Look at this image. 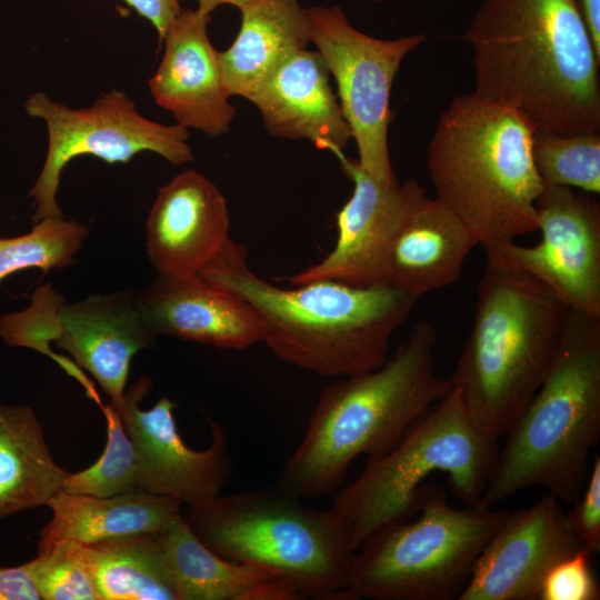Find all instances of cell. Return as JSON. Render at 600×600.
I'll return each mask as SVG.
<instances>
[{
	"mask_svg": "<svg viewBox=\"0 0 600 600\" xmlns=\"http://www.w3.org/2000/svg\"><path fill=\"white\" fill-rule=\"evenodd\" d=\"M464 39L474 93L534 131H600V54L574 0H482Z\"/></svg>",
	"mask_w": 600,
	"mask_h": 600,
	"instance_id": "obj_1",
	"label": "cell"
},
{
	"mask_svg": "<svg viewBox=\"0 0 600 600\" xmlns=\"http://www.w3.org/2000/svg\"><path fill=\"white\" fill-rule=\"evenodd\" d=\"M198 274L252 307L262 342L280 360L329 377L380 367L392 334L420 299L390 286L333 280L281 288L257 276L247 249L232 240Z\"/></svg>",
	"mask_w": 600,
	"mask_h": 600,
	"instance_id": "obj_2",
	"label": "cell"
},
{
	"mask_svg": "<svg viewBox=\"0 0 600 600\" xmlns=\"http://www.w3.org/2000/svg\"><path fill=\"white\" fill-rule=\"evenodd\" d=\"M437 342L436 328L418 321L380 367L327 386L277 484L300 499L330 493L356 458L390 449L452 387L434 371Z\"/></svg>",
	"mask_w": 600,
	"mask_h": 600,
	"instance_id": "obj_3",
	"label": "cell"
},
{
	"mask_svg": "<svg viewBox=\"0 0 600 600\" xmlns=\"http://www.w3.org/2000/svg\"><path fill=\"white\" fill-rule=\"evenodd\" d=\"M484 252L472 327L449 380L472 421L497 441L548 373L568 307L536 278Z\"/></svg>",
	"mask_w": 600,
	"mask_h": 600,
	"instance_id": "obj_4",
	"label": "cell"
},
{
	"mask_svg": "<svg viewBox=\"0 0 600 600\" xmlns=\"http://www.w3.org/2000/svg\"><path fill=\"white\" fill-rule=\"evenodd\" d=\"M534 129L514 109L477 93L456 97L427 149L436 199L481 247L538 231L544 183L532 157Z\"/></svg>",
	"mask_w": 600,
	"mask_h": 600,
	"instance_id": "obj_5",
	"label": "cell"
},
{
	"mask_svg": "<svg viewBox=\"0 0 600 600\" xmlns=\"http://www.w3.org/2000/svg\"><path fill=\"white\" fill-rule=\"evenodd\" d=\"M506 434L479 506L533 486L579 497L600 438V319L568 309L552 364Z\"/></svg>",
	"mask_w": 600,
	"mask_h": 600,
	"instance_id": "obj_6",
	"label": "cell"
},
{
	"mask_svg": "<svg viewBox=\"0 0 600 600\" xmlns=\"http://www.w3.org/2000/svg\"><path fill=\"white\" fill-rule=\"evenodd\" d=\"M211 550L268 570L306 598L354 600L356 550L329 510H317L278 484L188 504L182 514Z\"/></svg>",
	"mask_w": 600,
	"mask_h": 600,
	"instance_id": "obj_7",
	"label": "cell"
},
{
	"mask_svg": "<svg viewBox=\"0 0 600 600\" xmlns=\"http://www.w3.org/2000/svg\"><path fill=\"white\" fill-rule=\"evenodd\" d=\"M498 451L451 387L390 449L368 457L330 510L357 551L379 528L417 514L420 488L433 473H447L451 492L467 506H479Z\"/></svg>",
	"mask_w": 600,
	"mask_h": 600,
	"instance_id": "obj_8",
	"label": "cell"
},
{
	"mask_svg": "<svg viewBox=\"0 0 600 600\" xmlns=\"http://www.w3.org/2000/svg\"><path fill=\"white\" fill-rule=\"evenodd\" d=\"M418 517L386 524L354 553L351 593L371 600H452L466 588L483 547L508 514L454 508L422 484Z\"/></svg>",
	"mask_w": 600,
	"mask_h": 600,
	"instance_id": "obj_9",
	"label": "cell"
},
{
	"mask_svg": "<svg viewBox=\"0 0 600 600\" xmlns=\"http://www.w3.org/2000/svg\"><path fill=\"white\" fill-rule=\"evenodd\" d=\"M0 337L10 347H26L51 357L79 381L84 376L50 348L53 341L89 371L110 402L122 399L133 356L154 344L137 292L117 291L67 302L50 284L36 290L30 306L0 318Z\"/></svg>",
	"mask_w": 600,
	"mask_h": 600,
	"instance_id": "obj_10",
	"label": "cell"
},
{
	"mask_svg": "<svg viewBox=\"0 0 600 600\" xmlns=\"http://www.w3.org/2000/svg\"><path fill=\"white\" fill-rule=\"evenodd\" d=\"M24 109L42 120L48 132L43 167L29 192L34 222L63 217L58 202L60 179L74 158L91 156L109 164L128 163L138 153L150 151L173 166L193 160L188 129L146 118L118 89L101 93L90 107L79 109L39 91L29 96Z\"/></svg>",
	"mask_w": 600,
	"mask_h": 600,
	"instance_id": "obj_11",
	"label": "cell"
},
{
	"mask_svg": "<svg viewBox=\"0 0 600 600\" xmlns=\"http://www.w3.org/2000/svg\"><path fill=\"white\" fill-rule=\"evenodd\" d=\"M310 42L337 84L342 114L354 139L360 167L381 182L394 176L388 143L390 96L406 56L426 41L421 33L378 39L350 24L339 6L306 8Z\"/></svg>",
	"mask_w": 600,
	"mask_h": 600,
	"instance_id": "obj_12",
	"label": "cell"
},
{
	"mask_svg": "<svg viewBox=\"0 0 600 600\" xmlns=\"http://www.w3.org/2000/svg\"><path fill=\"white\" fill-rule=\"evenodd\" d=\"M541 240L482 247L536 278L568 309L600 319V204L591 193L544 184L537 201Z\"/></svg>",
	"mask_w": 600,
	"mask_h": 600,
	"instance_id": "obj_13",
	"label": "cell"
},
{
	"mask_svg": "<svg viewBox=\"0 0 600 600\" xmlns=\"http://www.w3.org/2000/svg\"><path fill=\"white\" fill-rule=\"evenodd\" d=\"M152 381L143 376L118 402L119 413L138 454L139 489L193 504L220 494L232 472L224 427L208 419L212 440L208 448H189L178 432L173 411L177 403L162 397L150 409L140 408Z\"/></svg>",
	"mask_w": 600,
	"mask_h": 600,
	"instance_id": "obj_14",
	"label": "cell"
},
{
	"mask_svg": "<svg viewBox=\"0 0 600 600\" xmlns=\"http://www.w3.org/2000/svg\"><path fill=\"white\" fill-rule=\"evenodd\" d=\"M340 164L353 190L336 216L337 242L320 262L289 277L292 287L319 280L356 287L387 286V264L397 234L426 196L414 179L381 182L357 160L343 156Z\"/></svg>",
	"mask_w": 600,
	"mask_h": 600,
	"instance_id": "obj_15",
	"label": "cell"
},
{
	"mask_svg": "<svg viewBox=\"0 0 600 600\" xmlns=\"http://www.w3.org/2000/svg\"><path fill=\"white\" fill-rule=\"evenodd\" d=\"M581 548L568 513L548 494L508 512L480 552L459 600H537L549 570Z\"/></svg>",
	"mask_w": 600,
	"mask_h": 600,
	"instance_id": "obj_16",
	"label": "cell"
},
{
	"mask_svg": "<svg viewBox=\"0 0 600 600\" xmlns=\"http://www.w3.org/2000/svg\"><path fill=\"white\" fill-rule=\"evenodd\" d=\"M210 14L198 8L180 11L161 40L163 54L148 87L176 124L214 138L230 130L236 109L208 37Z\"/></svg>",
	"mask_w": 600,
	"mask_h": 600,
	"instance_id": "obj_17",
	"label": "cell"
},
{
	"mask_svg": "<svg viewBox=\"0 0 600 600\" xmlns=\"http://www.w3.org/2000/svg\"><path fill=\"white\" fill-rule=\"evenodd\" d=\"M226 198L188 169L162 186L146 221V250L158 273L198 274L231 240Z\"/></svg>",
	"mask_w": 600,
	"mask_h": 600,
	"instance_id": "obj_18",
	"label": "cell"
},
{
	"mask_svg": "<svg viewBox=\"0 0 600 600\" xmlns=\"http://www.w3.org/2000/svg\"><path fill=\"white\" fill-rule=\"evenodd\" d=\"M147 327L160 334L223 349H244L262 342L257 312L238 296L213 286L199 274L158 273L137 292Z\"/></svg>",
	"mask_w": 600,
	"mask_h": 600,
	"instance_id": "obj_19",
	"label": "cell"
},
{
	"mask_svg": "<svg viewBox=\"0 0 600 600\" xmlns=\"http://www.w3.org/2000/svg\"><path fill=\"white\" fill-rule=\"evenodd\" d=\"M248 100L272 137L306 139L339 159L352 139L329 69L317 50L306 48L289 58Z\"/></svg>",
	"mask_w": 600,
	"mask_h": 600,
	"instance_id": "obj_20",
	"label": "cell"
},
{
	"mask_svg": "<svg viewBox=\"0 0 600 600\" xmlns=\"http://www.w3.org/2000/svg\"><path fill=\"white\" fill-rule=\"evenodd\" d=\"M477 241L446 204L424 196L391 248L386 284L421 298L454 283Z\"/></svg>",
	"mask_w": 600,
	"mask_h": 600,
	"instance_id": "obj_21",
	"label": "cell"
},
{
	"mask_svg": "<svg viewBox=\"0 0 600 600\" xmlns=\"http://www.w3.org/2000/svg\"><path fill=\"white\" fill-rule=\"evenodd\" d=\"M158 533L178 600L304 599L281 577L211 550L194 534L182 513Z\"/></svg>",
	"mask_w": 600,
	"mask_h": 600,
	"instance_id": "obj_22",
	"label": "cell"
},
{
	"mask_svg": "<svg viewBox=\"0 0 600 600\" xmlns=\"http://www.w3.org/2000/svg\"><path fill=\"white\" fill-rule=\"evenodd\" d=\"M241 11L233 42L219 51L229 96L249 99L289 58L310 42L306 8L299 0H253Z\"/></svg>",
	"mask_w": 600,
	"mask_h": 600,
	"instance_id": "obj_23",
	"label": "cell"
},
{
	"mask_svg": "<svg viewBox=\"0 0 600 600\" xmlns=\"http://www.w3.org/2000/svg\"><path fill=\"white\" fill-rule=\"evenodd\" d=\"M52 518L39 534L38 549L57 542L92 543L144 532H160L181 514L182 502L141 489L109 497L58 490L47 502Z\"/></svg>",
	"mask_w": 600,
	"mask_h": 600,
	"instance_id": "obj_24",
	"label": "cell"
},
{
	"mask_svg": "<svg viewBox=\"0 0 600 600\" xmlns=\"http://www.w3.org/2000/svg\"><path fill=\"white\" fill-rule=\"evenodd\" d=\"M67 474L33 409L0 401V519L46 506Z\"/></svg>",
	"mask_w": 600,
	"mask_h": 600,
	"instance_id": "obj_25",
	"label": "cell"
},
{
	"mask_svg": "<svg viewBox=\"0 0 600 600\" xmlns=\"http://www.w3.org/2000/svg\"><path fill=\"white\" fill-rule=\"evenodd\" d=\"M100 600H178L158 532L79 543Z\"/></svg>",
	"mask_w": 600,
	"mask_h": 600,
	"instance_id": "obj_26",
	"label": "cell"
},
{
	"mask_svg": "<svg viewBox=\"0 0 600 600\" xmlns=\"http://www.w3.org/2000/svg\"><path fill=\"white\" fill-rule=\"evenodd\" d=\"M89 233V227L60 217L41 219L24 234L0 238V284L26 269L48 272L73 264Z\"/></svg>",
	"mask_w": 600,
	"mask_h": 600,
	"instance_id": "obj_27",
	"label": "cell"
},
{
	"mask_svg": "<svg viewBox=\"0 0 600 600\" xmlns=\"http://www.w3.org/2000/svg\"><path fill=\"white\" fill-rule=\"evenodd\" d=\"M532 157L544 184L600 192V131H534Z\"/></svg>",
	"mask_w": 600,
	"mask_h": 600,
	"instance_id": "obj_28",
	"label": "cell"
},
{
	"mask_svg": "<svg viewBox=\"0 0 600 600\" xmlns=\"http://www.w3.org/2000/svg\"><path fill=\"white\" fill-rule=\"evenodd\" d=\"M107 422V444L89 468L66 476L61 490L73 494L109 497L139 489L136 447L117 410L101 406Z\"/></svg>",
	"mask_w": 600,
	"mask_h": 600,
	"instance_id": "obj_29",
	"label": "cell"
},
{
	"mask_svg": "<svg viewBox=\"0 0 600 600\" xmlns=\"http://www.w3.org/2000/svg\"><path fill=\"white\" fill-rule=\"evenodd\" d=\"M23 566L41 600H100L77 542L39 549Z\"/></svg>",
	"mask_w": 600,
	"mask_h": 600,
	"instance_id": "obj_30",
	"label": "cell"
},
{
	"mask_svg": "<svg viewBox=\"0 0 600 600\" xmlns=\"http://www.w3.org/2000/svg\"><path fill=\"white\" fill-rule=\"evenodd\" d=\"M591 553L581 548L557 562L547 573L540 600H598L600 588L591 566Z\"/></svg>",
	"mask_w": 600,
	"mask_h": 600,
	"instance_id": "obj_31",
	"label": "cell"
},
{
	"mask_svg": "<svg viewBox=\"0 0 600 600\" xmlns=\"http://www.w3.org/2000/svg\"><path fill=\"white\" fill-rule=\"evenodd\" d=\"M568 513L582 547L591 554L600 550V456L590 466L586 484Z\"/></svg>",
	"mask_w": 600,
	"mask_h": 600,
	"instance_id": "obj_32",
	"label": "cell"
},
{
	"mask_svg": "<svg viewBox=\"0 0 600 600\" xmlns=\"http://www.w3.org/2000/svg\"><path fill=\"white\" fill-rule=\"evenodd\" d=\"M156 29L159 42L182 10L179 0H123Z\"/></svg>",
	"mask_w": 600,
	"mask_h": 600,
	"instance_id": "obj_33",
	"label": "cell"
},
{
	"mask_svg": "<svg viewBox=\"0 0 600 600\" xmlns=\"http://www.w3.org/2000/svg\"><path fill=\"white\" fill-rule=\"evenodd\" d=\"M0 600H41L23 564L0 567Z\"/></svg>",
	"mask_w": 600,
	"mask_h": 600,
	"instance_id": "obj_34",
	"label": "cell"
},
{
	"mask_svg": "<svg viewBox=\"0 0 600 600\" xmlns=\"http://www.w3.org/2000/svg\"><path fill=\"white\" fill-rule=\"evenodd\" d=\"M598 54H600V0H574Z\"/></svg>",
	"mask_w": 600,
	"mask_h": 600,
	"instance_id": "obj_35",
	"label": "cell"
},
{
	"mask_svg": "<svg viewBox=\"0 0 600 600\" xmlns=\"http://www.w3.org/2000/svg\"><path fill=\"white\" fill-rule=\"evenodd\" d=\"M253 0H197L198 9L211 13L216 8L222 4H230L239 9L243 8Z\"/></svg>",
	"mask_w": 600,
	"mask_h": 600,
	"instance_id": "obj_36",
	"label": "cell"
},
{
	"mask_svg": "<svg viewBox=\"0 0 600 600\" xmlns=\"http://www.w3.org/2000/svg\"><path fill=\"white\" fill-rule=\"evenodd\" d=\"M369 1H371V2H381L383 0H369Z\"/></svg>",
	"mask_w": 600,
	"mask_h": 600,
	"instance_id": "obj_37",
	"label": "cell"
}]
</instances>
